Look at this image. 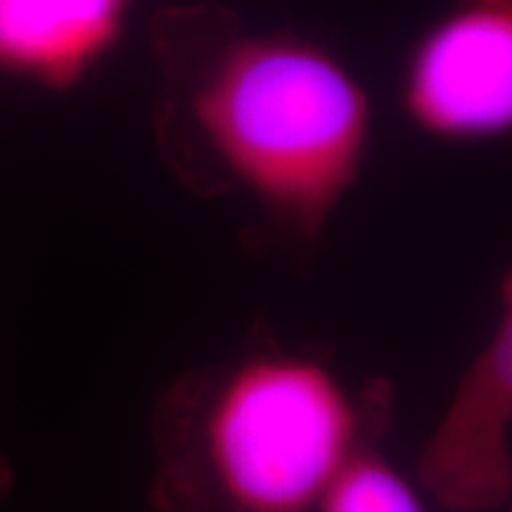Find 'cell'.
<instances>
[{
	"label": "cell",
	"instance_id": "cell-1",
	"mask_svg": "<svg viewBox=\"0 0 512 512\" xmlns=\"http://www.w3.org/2000/svg\"><path fill=\"white\" fill-rule=\"evenodd\" d=\"M387 384L351 387L309 351L261 342L188 373L155 411L157 512H318L380 444Z\"/></svg>",
	"mask_w": 512,
	"mask_h": 512
},
{
	"label": "cell",
	"instance_id": "cell-2",
	"mask_svg": "<svg viewBox=\"0 0 512 512\" xmlns=\"http://www.w3.org/2000/svg\"><path fill=\"white\" fill-rule=\"evenodd\" d=\"M202 145L275 226L316 242L354 185L370 102L354 76L306 38H223L185 86Z\"/></svg>",
	"mask_w": 512,
	"mask_h": 512
},
{
	"label": "cell",
	"instance_id": "cell-3",
	"mask_svg": "<svg viewBox=\"0 0 512 512\" xmlns=\"http://www.w3.org/2000/svg\"><path fill=\"white\" fill-rule=\"evenodd\" d=\"M403 110L420 131L453 143L501 138L512 124V0H458L420 38Z\"/></svg>",
	"mask_w": 512,
	"mask_h": 512
},
{
	"label": "cell",
	"instance_id": "cell-4",
	"mask_svg": "<svg viewBox=\"0 0 512 512\" xmlns=\"http://www.w3.org/2000/svg\"><path fill=\"white\" fill-rule=\"evenodd\" d=\"M512 287L422 448V491L448 512H494L512 494Z\"/></svg>",
	"mask_w": 512,
	"mask_h": 512
},
{
	"label": "cell",
	"instance_id": "cell-5",
	"mask_svg": "<svg viewBox=\"0 0 512 512\" xmlns=\"http://www.w3.org/2000/svg\"><path fill=\"white\" fill-rule=\"evenodd\" d=\"M131 0H0V69L48 88L79 83L124 31Z\"/></svg>",
	"mask_w": 512,
	"mask_h": 512
},
{
	"label": "cell",
	"instance_id": "cell-6",
	"mask_svg": "<svg viewBox=\"0 0 512 512\" xmlns=\"http://www.w3.org/2000/svg\"><path fill=\"white\" fill-rule=\"evenodd\" d=\"M318 512H427L418 491L380 448L363 451L347 470L339 475L325 494Z\"/></svg>",
	"mask_w": 512,
	"mask_h": 512
}]
</instances>
